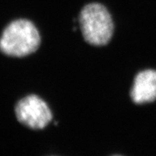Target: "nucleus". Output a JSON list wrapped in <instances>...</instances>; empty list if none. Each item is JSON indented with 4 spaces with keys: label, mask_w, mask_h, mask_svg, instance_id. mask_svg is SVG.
I'll return each instance as SVG.
<instances>
[{
    "label": "nucleus",
    "mask_w": 156,
    "mask_h": 156,
    "mask_svg": "<svg viewBox=\"0 0 156 156\" xmlns=\"http://www.w3.org/2000/svg\"><path fill=\"white\" fill-rule=\"evenodd\" d=\"M40 43V35L34 23L26 19H18L4 29L0 49L5 55L23 57L34 53Z\"/></svg>",
    "instance_id": "nucleus-1"
},
{
    "label": "nucleus",
    "mask_w": 156,
    "mask_h": 156,
    "mask_svg": "<svg viewBox=\"0 0 156 156\" xmlns=\"http://www.w3.org/2000/svg\"><path fill=\"white\" fill-rule=\"evenodd\" d=\"M15 111L19 122L32 129H42L52 119L48 105L36 95H29L20 100Z\"/></svg>",
    "instance_id": "nucleus-3"
},
{
    "label": "nucleus",
    "mask_w": 156,
    "mask_h": 156,
    "mask_svg": "<svg viewBox=\"0 0 156 156\" xmlns=\"http://www.w3.org/2000/svg\"><path fill=\"white\" fill-rule=\"evenodd\" d=\"M79 23L85 41L93 46H105L114 34L112 15L99 3L85 5L80 14Z\"/></svg>",
    "instance_id": "nucleus-2"
},
{
    "label": "nucleus",
    "mask_w": 156,
    "mask_h": 156,
    "mask_svg": "<svg viewBox=\"0 0 156 156\" xmlns=\"http://www.w3.org/2000/svg\"><path fill=\"white\" fill-rule=\"evenodd\" d=\"M130 96L136 104L151 103L156 100L155 70H144L136 75Z\"/></svg>",
    "instance_id": "nucleus-4"
}]
</instances>
